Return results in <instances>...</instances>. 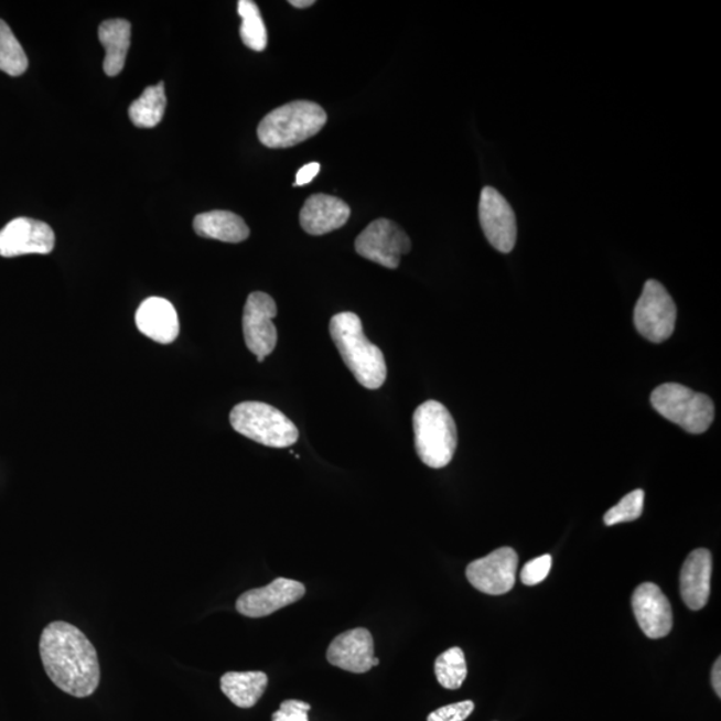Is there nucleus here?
<instances>
[{
  "label": "nucleus",
  "instance_id": "1",
  "mask_svg": "<svg viewBox=\"0 0 721 721\" xmlns=\"http://www.w3.org/2000/svg\"><path fill=\"white\" fill-rule=\"evenodd\" d=\"M40 653L44 670L56 687L75 698H87L99 686L97 650L84 632L66 622L43 629Z\"/></svg>",
  "mask_w": 721,
  "mask_h": 721
},
{
  "label": "nucleus",
  "instance_id": "2",
  "mask_svg": "<svg viewBox=\"0 0 721 721\" xmlns=\"http://www.w3.org/2000/svg\"><path fill=\"white\" fill-rule=\"evenodd\" d=\"M329 331L357 383L370 390L381 388L388 376L387 363L383 351L366 337L358 315L351 312L335 314Z\"/></svg>",
  "mask_w": 721,
  "mask_h": 721
},
{
  "label": "nucleus",
  "instance_id": "3",
  "mask_svg": "<svg viewBox=\"0 0 721 721\" xmlns=\"http://www.w3.org/2000/svg\"><path fill=\"white\" fill-rule=\"evenodd\" d=\"M327 116L310 100H294L268 114L258 126L259 142L269 149H288L319 134Z\"/></svg>",
  "mask_w": 721,
  "mask_h": 721
},
{
  "label": "nucleus",
  "instance_id": "4",
  "mask_svg": "<svg viewBox=\"0 0 721 721\" xmlns=\"http://www.w3.org/2000/svg\"><path fill=\"white\" fill-rule=\"evenodd\" d=\"M415 445L423 464L441 470L451 464L458 449V427L439 401H427L413 415Z\"/></svg>",
  "mask_w": 721,
  "mask_h": 721
},
{
  "label": "nucleus",
  "instance_id": "5",
  "mask_svg": "<svg viewBox=\"0 0 721 721\" xmlns=\"http://www.w3.org/2000/svg\"><path fill=\"white\" fill-rule=\"evenodd\" d=\"M234 430L244 438L269 448H289L299 441L300 432L293 421L271 405L257 401L240 402L230 413Z\"/></svg>",
  "mask_w": 721,
  "mask_h": 721
},
{
  "label": "nucleus",
  "instance_id": "6",
  "mask_svg": "<svg viewBox=\"0 0 721 721\" xmlns=\"http://www.w3.org/2000/svg\"><path fill=\"white\" fill-rule=\"evenodd\" d=\"M656 412L691 434L707 432L714 419L710 397L680 384H663L650 395Z\"/></svg>",
  "mask_w": 721,
  "mask_h": 721
},
{
  "label": "nucleus",
  "instance_id": "7",
  "mask_svg": "<svg viewBox=\"0 0 721 721\" xmlns=\"http://www.w3.org/2000/svg\"><path fill=\"white\" fill-rule=\"evenodd\" d=\"M676 310L672 297L659 281L645 282L634 313L637 332L654 344H661L675 332Z\"/></svg>",
  "mask_w": 721,
  "mask_h": 721
},
{
  "label": "nucleus",
  "instance_id": "8",
  "mask_svg": "<svg viewBox=\"0 0 721 721\" xmlns=\"http://www.w3.org/2000/svg\"><path fill=\"white\" fill-rule=\"evenodd\" d=\"M412 243L408 234L387 218L373 220L356 239V251L360 257L388 269H397L401 256L408 255Z\"/></svg>",
  "mask_w": 721,
  "mask_h": 721
},
{
  "label": "nucleus",
  "instance_id": "9",
  "mask_svg": "<svg viewBox=\"0 0 721 721\" xmlns=\"http://www.w3.org/2000/svg\"><path fill=\"white\" fill-rule=\"evenodd\" d=\"M480 225L488 243L499 252L508 255L515 249L517 223L514 208L495 187L486 186L480 195Z\"/></svg>",
  "mask_w": 721,
  "mask_h": 721
},
{
  "label": "nucleus",
  "instance_id": "10",
  "mask_svg": "<svg viewBox=\"0 0 721 721\" xmlns=\"http://www.w3.org/2000/svg\"><path fill=\"white\" fill-rule=\"evenodd\" d=\"M276 301L267 293L255 292L245 303L243 329L246 346L257 358L268 357L277 346Z\"/></svg>",
  "mask_w": 721,
  "mask_h": 721
},
{
  "label": "nucleus",
  "instance_id": "11",
  "mask_svg": "<svg viewBox=\"0 0 721 721\" xmlns=\"http://www.w3.org/2000/svg\"><path fill=\"white\" fill-rule=\"evenodd\" d=\"M518 556L514 548L504 547L472 561L466 568V579L477 591L499 596L514 590Z\"/></svg>",
  "mask_w": 721,
  "mask_h": 721
},
{
  "label": "nucleus",
  "instance_id": "12",
  "mask_svg": "<svg viewBox=\"0 0 721 721\" xmlns=\"http://www.w3.org/2000/svg\"><path fill=\"white\" fill-rule=\"evenodd\" d=\"M54 246V230L42 220L15 218L0 230V256L4 258L50 255Z\"/></svg>",
  "mask_w": 721,
  "mask_h": 721
},
{
  "label": "nucleus",
  "instance_id": "13",
  "mask_svg": "<svg viewBox=\"0 0 721 721\" xmlns=\"http://www.w3.org/2000/svg\"><path fill=\"white\" fill-rule=\"evenodd\" d=\"M306 588L300 581L278 578L267 587L240 594L236 609L246 617H267L305 596Z\"/></svg>",
  "mask_w": 721,
  "mask_h": 721
},
{
  "label": "nucleus",
  "instance_id": "14",
  "mask_svg": "<svg viewBox=\"0 0 721 721\" xmlns=\"http://www.w3.org/2000/svg\"><path fill=\"white\" fill-rule=\"evenodd\" d=\"M638 627L649 638L666 637L674 625L672 606L659 587L644 583L636 588L632 596Z\"/></svg>",
  "mask_w": 721,
  "mask_h": 721
},
{
  "label": "nucleus",
  "instance_id": "15",
  "mask_svg": "<svg viewBox=\"0 0 721 721\" xmlns=\"http://www.w3.org/2000/svg\"><path fill=\"white\" fill-rule=\"evenodd\" d=\"M375 642L368 629L354 628L335 637L326 659L334 667L352 674H366L375 667Z\"/></svg>",
  "mask_w": 721,
  "mask_h": 721
},
{
  "label": "nucleus",
  "instance_id": "16",
  "mask_svg": "<svg viewBox=\"0 0 721 721\" xmlns=\"http://www.w3.org/2000/svg\"><path fill=\"white\" fill-rule=\"evenodd\" d=\"M351 217L346 202L326 194H313L300 213L302 229L310 236H324L343 227Z\"/></svg>",
  "mask_w": 721,
  "mask_h": 721
},
{
  "label": "nucleus",
  "instance_id": "17",
  "mask_svg": "<svg viewBox=\"0 0 721 721\" xmlns=\"http://www.w3.org/2000/svg\"><path fill=\"white\" fill-rule=\"evenodd\" d=\"M138 331L158 344H172L180 335V320L173 303L151 297L144 300L136 314Z\"/></svg>",
  "mask_w": 721,
  "mask_h": 721
},
{
  "label": "nucleus",
  "instance_id": "18",
  "mask_svg": "<svg viewBox=\"0 0 721 721\" xmlns=\"http://www.w3.org/2000/svg\"><path fill=\"white\" fill-rule=\"evenodd\" d=\"M712 555L708 549H696L688 556L680 573V593L689 610L704 609L710 599Z\"/></svg>",
  "mask_w": 721,
  "mask_h": 721
},
{
  "label": "nucleus",
  "instance_id": "19",
  "mask_svg": "<svg viewBox=\"0 0 721 721\" xmlns=\"http://www.w3.org/2000/svg\"><path fill=\"white\" fill-rule=\"evenodd\" d=\"M194 232L202 238L220 240V243L239 244L250 236L249 226L239 215L226 211H213L198 214L194 218Z\"/></svg>",
  "mask_w": 721,
  "mask_h": 721
},
{
  "label": "nucleus",
  "instance_id": "20",
  "mask_svg": "<svg viewBox=\"0 0 721 721\" xmlns=\"http://www.w3.org/2000/svg\"><path fill=\"white\" fill-rule=\"evenodd\" d=\"M99 42L106 49L104 69L109 77L122 72L131 42V24L125 19H109L99 26Z\"/></svg>",
  "mask_w": 721,
  "mask_h": 721
},
{
  "label": "nucleus",
  "instance_id": "21",
  "mask_svg": "<svg viewBox=\"0 0 721 721\" xmlns=\"http://www.w3.org/2000/svg\"><path fill=\"white\" fill-rule=\"evenodd\" d=\"M268 682V675L261 670L227 672L220 678V689L234 706L251 708L267 691Z\"/></svg>",
  "mask_w": 721,
  "mask_h": 721
},
{
  "label": "nucleus",
  "instance_id": "22",
  "mask_svg": "<svg viewBox=\"0 0 721 721\" xmlns=\"http://www.w3.org/2000/svg\"><path fill=\"white\" fill-rule=\"evenodd\" d=\"M168 99L164 94V84L144 88L141 97L131 104L129 117L131 122L141 129H153L160 125L164 111H166Z\"/></svg>",
  "mask_w": 721,
  "mask_h": 721
},
{
  "label": "nucleus",
  "instance_id": "23",
  "mask_svg": "<svg viewBox=\"0 0 721 721\" xmlns=\"http://www.w3.org/2000/svg\"><path fill=\"white\" fill-rule=\"evenodd\" d=\"M238 14L243 19L239 34L245 46L255 50V52H263L268 46V31L257 3L251 2V0H240L238 2Z\"/></svg>",
  "mask_w": 721,
  "mask_h": 721
},
{
  "label": "nucleus",
  "instance_id": "24",
  "mask_svg": "<svg viewBox=\"0 0 721 721\" xmlns=\"http://www.w3.org/2000/svg\"><path fill=\"white\" fill-rule=\"evenodd\" d=\"M29 60L9 24L0 19V72L10 77L26 73Z\"/></svg>",
  "mask_w": 721,
  "mask_h": 721
},
{
  "label": "nucleus",
  "instance_id": "25",
  "mask_svg": "<svg viewBox=\"0 0 721 721\" xmlns=\"http://www.w3.org/2000/svg\"><path fill=\"white\" fill-rule=\"evenodd\" d=\"M434 672L442 687L451 691L461 688L467 675L463 649L453 647L441 654L434 663Z\"/></svg>",
  "mask_w": 721,
  "mask_h": 721
},
{
  "label": "nucleus",
  "instance_id": "26",
  "mask_svg": "<svg viewBox=\"0 0 721 721\" xmlns=\"http://www.w3.org/2000/svg\"><path fill=\"white\" fill-rule=\"evenodd\" d=\"M644 508V491L636 489L628 493L627 496L622 498L615 507L606 512L604 516L605 525L631 523L637 520L643 515Z\"/></svg>",
  "mask_w": 721,
  "mask_h": 721
},
{
  "label": "nucleus",
  "instance_id": "27",
  "mask_svg": "<svg viewBox=\"0 0 721 721\" xmlns=\"http://www.w3.org/2000/svg\"><path fill=\"white\" fill-rule=\"evenodd\" d=\"M550 568H552V556L550 555H542L540 558L530 560L523 568L521 583L528 587L542 583L548 578Z\"/></svg>",
  "mask_w": 721,
  "mask_h": 721
},
{
  "label": "nucleus",
  "instance_id": "28",
  "mask_svg": "<svg viewBox=\"0 0 721 721\" xmlns=\"http://www.w3.org/2000/svg\"><path fill=\"white\" fill-rule=\"evenodd\" d=\"M473 711V701H460V703L439 708V710L429 714L428 721H465L471 717Z\"/></svg>",
  "mask_w": 721,
  "mask_h": 721
},
{
  "label": "nucleus",
  "instance_id": "29",
  "mask_svg": "<svg viewBox=\"0 0 721 721\" xmlns=\"http://www.w3.org/2000/svg\"><path fill=\"white\" fill-rule=\"evenodd\" d=\"M310 704L301 700H284L271 721H309Z\"/></svg>",
  "mask_w": 721,
  "mask_h": 721
},
{
  "label": "nucleus",
  "instance_id": "30",
  "mask_svg": "<svg viewBox=\"0 0 721 721\" xmlns=\"http://www.w3.org/2000/svg\"><path fill=\"white\" fill-rule=\"evenodd\" d=\"M320 170H321V164L318 162L305 164V166H302L299 170V173L295 174L294 186L308 185V183L312 182L315 179V176H318Z\"/></svg>",
  "mask_w": 721,
  "mask_h": 721
},
{
  "label": "nucleus",
  "instance_id": "31",
  "mask_svg": "<svg viewBox=\"0 0 721 721\" xmlns=\"http://www.w3.org/2000/svg\"><path fill=\"white\" fill-rule=\"evenodd\" d=\"M721 660L720 657L717 661L713 664L712 668V675H711V680H712V687L714 689V692L721 698Z\"/></svg>",
  "mask_w": 721,
  "mask_h": 721
},
{
  "label": "nucleus",
  "instance_id": "32",
  "mask_svg": "<svg viewBox=\"0 0 721 721\" xmlns=\"http://www.w3.org/2000/svg\"><path fill=\"white\" fill-rule=\"evenodd\" d=\"M289 3L295 9H308L314 4V0H290Z\"/></svg>",
  "mask_w": 721,
  "mask_h": 721
}]
</instances>
